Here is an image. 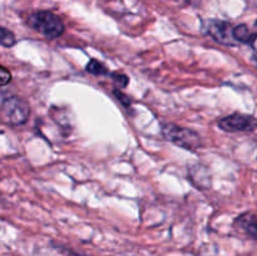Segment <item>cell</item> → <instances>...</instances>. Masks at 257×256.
<instances>
[{"mask_svg":"<svg viewBox=\"0 0 257 256\" xmlns=\"http://www.w3.org/2000/svg\"><path fill=\"white\" fill-rule=\"evenodd\" d=\"M206 30L220 44H236V39L233 37V28L228 23L221 22V20H210L206 24Z\"/></svg>","mask_w":257,"mask_h":256,"instance_id":"cell-5","label":"cell"},{"mask_svg":"<svg viewBox=\"0 0 257 256\" xmlns=\"http://www.w3.org/2000/svg\"><path fill=\"white\" fill-rule=\"evenodd\" d=\"M2 35H0V43H2L3 47H13L15 44V35L13 34L10 30H8L7 28H2Z\"/></svg>","mask_w":257,"mask_h":256,"instance_id":"cell-10","label":"cell"},{"mask_svg":"<svg viewBox=\"0 0 257 256\" xmlns=\"http://www.w3.org/2000/svg\"><path fill=\"white\" fill-rule=\"evenodd\" d=\"M28 24L48 39L59 38L64 33V23L58 15L50 12L34 13L28 19Z\"/></svg>","mask_w":257,"mask_h":256,"instance_id":"cell-1","label":"cell"},{"mask_svg":"<svg viewBox=\"0 0 257 256\" xmlns=\"http://www.w3.org/2000/svg\"><path fill=\"white\" fill-rule=\"evenodd\" d=\"M252 47H253V57H255V60L257 63V37L255 38V39H253Z\"/></svg>","mask_w":257,"mask_h":256,"instance_id":"cell-14","label":"cell"},{"mask_svg":"<svg viewBox=\"0 0 257 256\" xmlns=\"http://www.w3.org/2000/svg\"><path fill=\"white\" fill-rule=\"evenodd\" d=\"M161 131L166 140L171 141L178 147L188 151H196L201 147V137L190 128L180 127L173 123H165Z\"/></svg>","mask_w":257,"mask_h":256,"instance_id":"cell-2","label":"cell"},{"mask_svg":"<svg viewBox=\"0 0 257 256\" xmlns=\"http://www.w3.org/2000/svg\"><path fill=\"white\" fill-rule=\"evenodd\" d=\"M237 223L248 236L257 240V216L246 213L237 218Z\"/></svg>","mask_w":257,"mask_h":256,"instance_id":"cell-6","label":"cell"},{"mask_svg":"<svg viewBox=\"0 0 257 256\" xmlns=\"http://www.w3.org/2000/svg\"><path fill=\"white\" fill-rule=\"evenodd\" d=\"M113 93H114L115 97L118 98V100H119V102H122L123 104L125 105V107H128V105L131 104V99H130V98H128L125 94H123L122 92H119V90H114V92H113Z\"/></svg>","mask_w":257,"mask_h":256,"instance_id":"cell-13","label":"cell"},{"mask_svg":"<svg viewBox=\"0 0 257 256\" xmlns=\"http://www.w3.org/2000/svg\"><path fill=\"white\" fill-rule=\"evenodd\" d=\"M221 130L226 132H251L257 128V119L246 114H231L218 120Z\"/></svg>","mask_w":257,"mask_h":256,"instance_id":"cell-4","label":"cell"},{"mask_svg":"<svg viewBox=\"0 0 257 256\" xmlns=\"http://www.w3.org/2000/svg\"><path fill=\"white\" fill-rule=\"evenodd\" d=\"M85 70L94 75H103L107 73V68H105L102 63L98 62V60L95 59H90L89 62H88Z\"/></svg>","mask_w":257,"mask_h":256,"instance_id":"cell-9","label":"cell"},{"mask_svg":"<svg viewBox=\"0 0 257 256\" xmlns=\"http://www.w3.org/2000/svg\"><path fill=\"white\" fill-rule=\"evenodd\" d=\"M251 2H252V3H253V4H255V5H256V7H257V0H251Z\"/></svg>","mask_w":257,"mask_h":256,"instance_id":"cell-15","label":"cell"},{"mask_svg":"<svg viewBox=\"0 0 257 256\" xmlns=\"http://www.w3.org/2000/svg\"><path fill=\"white\" fill-rule=\"evenodd\" d=\"M206 168L205 167H201V166H195L190 170V177L192 180V182L195 183L197 187L200 188H208L211 185V181H210V176H205L203 177L202 173L206 172Z\"/></svg>","mask_w":257,"mask_h":256,"instance_id":"cell-7","label":"cell"},{"mask_svg":"<svg viewBox=\"0 0 257 256\" xmlns=\"http://www.w3.org/2000/svg\"><path fill=\"white\" fill-rule=\"evenodd\" d=\"M233 37H235L236 42L241 43H252L256 37H253L250 33L248 28L246 25H237L233 28Z\"/></svg>","mask_w":257,"mask_h":256,"instance_id":"cell-8","label":"cell"},{"mask_svg":"<svg viewBox=\"0 0 257 256\" xmlns=\"http://www.w3.org/2000/svg\"><path fill=\"white\" fill-rule=\"evenodd\" d=\"M112 78H113V80L117 83L118 87H120V88L127 87L128 83H130V79H128V77L125 74H123V73H113Z\"/></svg>","mask_w":257,"mask_h":256,"instance_id":"cell-11","label":"cell"},{"mask_svg":"<svg viewBox=\"0 0 257 256\" xmlns=\"http://www.w3.org/2000/svg\"><path fill=\"white\" fill-rule=\"evenodd\" d=\"M0 77H2V85H7L12 79L10 72L5 67H2V69H0Z\"/></svg>","mask_w":257,"mask_h":256,"instance_id":"cell-12","label":"cell"},{"mask_svg":"<svg viewBox=\"0 0 257 256\" xmlns=\"http://www.w3.org/2000/svg\"><path fill=\"white\" fill-rule=\"evenodd\" d=\"M30 114V107L23 98L13 97L3 98L2 100V117L7 124L22 125L28 120Z\"/></svg>","mask_w":257,"mask_h":256,"instance_id":"cell-3","label":"cell"}]
</instances>
